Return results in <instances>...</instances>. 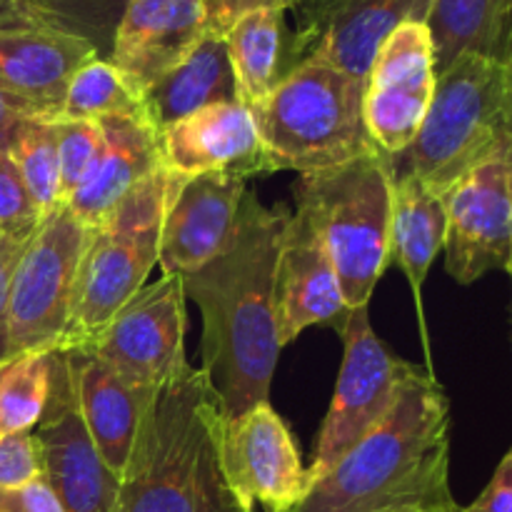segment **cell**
Masks as SVG:
<instances>
[{"label": "cell", "mask_w": 512, "mask_h": 512, "mask_svg": "<svg viewBox=\"0 0 512 512\" xmlns=\"http://www.w3.org/2000/svg\"><path fill=\"white\" fill-rule=\"evenodd\" d=\"M5 363H8V360H5ZM5 363H0V375H3V370H5Z\"/></svg>", "instance_id": "41"}, {"label": "cell", "mask_w": 512, "mask_h": 512, "mask_svg": "<svg viewBox=\"0 0 512 512\" xmlns=\"http://www.w3.org/2000/svg\"><path fill=\"white\" fill-rule=\"evenodd\" d=\"M40 478L33 430L0 435V488H18Z\"/></svg>", "instance_id": "33"}, {"label": "cell", "mask_w": 512, "mask_h": 512, "mask_svg": "<svg viewBox=\"0 0 512 512\" xmlns=\"http://www.w3.org/2000/svg\"><path fill=\"white\" fill-rule=\"evenodd\" d=\"M458 512H512V453L500 458L493 478L485 485L480 498L468 508H458Z\"/></svg>", "instance_id": "38"}, {"label": "cell", "mask_w": 512, "mask_h": 512, "mask_svg": "<svg viewBox=\"0 0 512 512\" xmlns=\"http://www.w3.org/2000/svg\"><path fill=\"white\" fill-rule=\"evenodd\" d=\"M340 0H305L298 8V28L290 35V60H293V68L298 63H303L305 53H308L310 43H313L315 33L323 25V20L328 18L330 10L338 5Z\"/></svg>", "instance_id": "37"}, {"label": "cell", "mask_w": 512, "mask_h": 512, "mask_svg": "<svg viewBox=\"0 0 512 512\" xmlns=\"http://www.w3.org/2000/svg\"><path fill=\"white\" fill-rule=\"evenodd\" d=\"M343 338V365L330 400L328 415L318 435L308 485L328 473L343 453L370 433L393 410L405 385L415 378L420 365L395 355L368 320V305L345 313L335 328Z\"/></svg>", "instance_id": "8"}, {"label": "cell", "mask_w": 512, "mask_h": 512, "mask_svg": "<svg viewBox=\"0 0 512 512\" xmlns=\"http://www.w3.org/2000/svg\"><path fill=\"white\" fill-rule=\"evenodd\" d=\"M88 233L90 228L68 205H58L38 223L10 283L8 360L25 353H55L68 323Z\"/></svg>", "instance_id": "9"}, {"label": "cell", "mask_w": 512, "mask_h": 512, "mask_svg": "<svg viewBox=\"0 0 512 512\" xmlns=\"http://www.w3.org/2000/svg\"><path fill=\"white\" fill-rule=\"evenodd\" d=\"M295 210L310 220L330 255L345 308H363L388 268L393 168L380 150L343 165L300 173Z\"/></svg>", "instance_id": "5"}, {"label": "cell", "mask_w": 512, "mask_h": 512, "mask_svg": "<svg viewBox=\"0 0 512 512\" xmlns=\"http://www.w3.org/2000/svg\"><path fill=\"white\" fill-rule=\"evenodd\" d=\"M25 118H45L38 108H33L30 103L20 100L18 95L8 93L5 88H0V148H3L5 138H8L10 130Z\"/></svg>", "instance_id": "39"}, {"label": "cell", "mask_w": 512, "mask_h": 512, "mask_svg": "<svg viewBox=\"0 0 512 512\" xmlns=\"http://www.w3.org/2000/svg\"><path fill=\"white\" fill-rule=\"evenodd\" d=\"M425 25L435 75L468 53L512 63V0H430Z\"/></svg>", "instance_id": "23"}, {"label": "cell", "mask_w": 512, "mask_h": 512, "mask_svg": "<svg viewBox=\"0 0 512 512\" xmlns=\"http://www.w3.org/2000/svg\"><path fill=\"white\" fill-rule=\"evenodd\" d=\"M220 458L240 503L255 510L290 512L308 490L298 445L270 403H260L235 418H223Z\"/></svg>", "instance_id": "14"}, {"label": "cell", "mask_w": 512, "mask_h": 512, "mask_svg": "<svg viewBox=\"0 0 512 512\" xmlns=\"http://www.w3.org/2000/svg\"><path fill=\"white\" fill-rule=\"evenodd\" d=\"M33 440L40 478L53 490L63 512H110L118 475L103 463L80 418L63 353H53L48 403L33 428Z\"/></svg>", "instance_id": "12"}, {"label": "cell", "mask_w": 512, "mask_h": 512, "mask_svg": "<svg viewBox=\"0 0 512 512\" xmlns=\"http://www.w3.org/2000/svg\"><path fill=\"white\" fill-rule=\"evenodd\" d=\"M185 300L183 278L163 275L143 285L83 350L73 353L93 355L140 388H160L188 365Z\"/></svg>", "instance_id": "10"}, {"label": "cell", "mask_w": 512, "mask_h": 512, "mask_svg": "<svg viewBox=\"0 0 512 512\" xmlns=\"http://www.w3.org/2000/svg\"><path fill=\"white\" fill-rule=\"evenodd\" d=\"M235 78L223 35L208 33L193 53L145 90V110L155 130L215 103H233Z\"/></svg>", "instance_id": "24"}, {"label": "cell", "mask_w": 512, "mask_h": 512, "mask_svg": "<svg viewBox=\"0 0 512 512\" xmlns=\"http://www.w3.org/2000/svg\"><path fill=\"white\" fill-rule=\"evenodd\" d=\"M450 400L428 368L405 385L383 423L315 478L290 512L450 508Z\"/></svg>", "instance_id": "2"}, {"label": "cell", "mask_w": 512, "mask_h": 512, "mask_svg": "<svg viewBox=\"0 0 512 512\" xmlns=\"http://www.w3.org/2000/svg\"><path fill=\"white\" fill-rule=\"evenodd\" d=\"M93 58L98 53L85 40L0 13V88L48 120L58 115L70 78Z\"/></svg>", "instance_id": "19"}, {"label": "cell", "mask_w": 512, "mask_h": 512, "mask_svg": "<svg viewBox=\"0 0 512 512\" xmlns=\"http://www.w3.org/2000/svg\"><path fill=\"white\" fill-rule=\"evenodd\" d=\"M205 35L203 0H133L115 25L108 60L145 93Z\"/></svg>", "instance_id": "17"}, {"label": "cell", "mask_w": 512, "mask_h": 512, "mask_svg": "<svg viewBox=\"0 0 512 512\" xmlns=\"http://www.w3.org/2000/svg\"><path fill=\"white\" fill-rule=\"evenodd\" d=\"M80 418L93 438L103 463L123 475L133 450L140 420L158 388H140L88 353H63Z\"/></svg>", "instance_id": "20"}, {"label": "cell", "mask_w": 512, "mask_h": 512, "mask_svg": "<svg viewBox=\"0 0 512 512\" xmlns=\"http://www.w3.org/2000/svg\"><path fill=\"white\" fill-rule=\"evenodd\" d=\"M58 145V205H68L100 155L98 120H53Z\"/></svg>", "instance_id": "31"}, {"label": "cell", "mask_w": 512, "mask_h": 512, "mask_svg": "<svg viewBox=\"0 0 512 512\" xmlns=\"http://www.w3.org/2000/svg\"><path fill=\"white\" fill-rule=\"evenodd\" d=\"M345 313L348 308L328 250L310 220L295 210L283 228L273 275V318L280 348L310 325L338 328Z\"/></svg>", "instance_id": "16"}, {"label": "cell", "mask_w": 512, "mask_h": 512, "mask_svg": "<svg viewBox=\"0 0 512 512\" xmlns=\"http://www.w3.org/2000/svg\"><path fill=\"white\" fill-rule=\"evenodd\" d=\"M148 120L145 93L125 78L110 60L93 58L78 68L65 88L63 103L53 120ZM153 125V123H150Z\"/></svg>", "instance_id": "27"}, {"label": "cell", "mask_w": 512, "mask_h": 512, "mask_svg": "<svg viewBox=\"0 0 512 512\" xmlns=\"http://www.w3.org/2000/svg\"><path fill=\"white\" fill-rule=\"evenodd\" d=\"M268 173L323 170L378 150L363 118V83L338 68L303 60L248 108Z\"/></svg>", "instance_id": "6"}, {"label": "cell", "mask_w": 512, "mask_h": 512, "mask_svg": "<svg viewBox=\"0 0 512 512\" xmlns=\"http://www.w3.org/2000/svg\"><path fill=\"white\" fill-rule=\"evenodd\" d=\"M160 165L175 175L228 170L243 178L268 173L263 145L248 108L215 103L158 130Z\"/></svg>", "instance_id": "18"}, {"label": "cell", "mask_w": 512, "mask_h": 512, "mask_svg": "<svg viewBox=\"0 0 512 512\" xmlns=\"http://www.w3.org/2000/svg\"><path fill=\"white\" fill-rule=\"evenodd\" d=\"M305 0H203L205 20H208V33L225 35V30L245 13H253L260 8L273 10H298Z\"/></svg>", "instance_id": "35"}, {"label": "cell", "mask_w": 512, "mask_h": 512, "mask_svg": "<svg viewBox=\"0 0 512 512\" xmlns=\"http://www.w3.org/2000/svg\"><path fill=\"white\" fill-rule=\"evenodd\" d=\"M512 150V63L460 55L435 75L428 113L413 143L388 155L395 175H415L445 195L495 155Z\"/></svg>", "instance_id": "4"}, {"label": "cell", "mask_w": 512, "mask_h": 512, "mask_svg": "<svg viewBox=\"0 0 512 512\" xmlns=\"http://www.w3.org/2000/svg\"><path fill=\"white\" fill-rule=\"evenodd\" d=\"M33 233L0 235V363H5V360H8L10 283H13V273H15V268H18V260H20V255H23L28 240L33 238Z\"/></svg>", "instance_id": "34"}, {"label": "cell", "mask_w": 512, "mask_h": 512, "mask_svg": "<svg viewBox=\"0 0 512 512\" xmlns=\"http://www.w3.org/2000/svg\"><path fill=\"white\" fill-rule=\"evenodd\" d=\"M220 430L218 395L188 363L150 398L110 512H255L230 488Z\"/></svg>", "instance_id": "3"}, {"label": "cell", "mask_w": 512, "mask_h": 512, "mask_svg": "<svg viewBox=\"0 0 512 512\" xmlns=\"http://www.w3.org/2000/svg\"><path fill=\"white\" fill-rule=\"evenodd\" d=\"M445 228L448 220H445L443 195L430 190L415 175H395L388 260H393L405 273L418 300V310L420 290L428 278L430 265L445 248Z\"/></svg>", "instance_id": "25"}, {"label": "cell", "mask_w": 512, "mask_h": 512, "mask_svg": "<svg viewBox=\"0 0 512 512\" xmlns=\"http://www.w3.org/2000/svg\"><path fill=\"white\" fill-rule=\"evenodd\" d=\"M445 270L473 285L490 270H510L512 258V150L475 168L443 195Z\"/></svg>", "instance_id": "13"}, {"label": "cell", "mask_w": 512, "mask_h": 512, "mask_svg": "<svg viewBox=\"0 0 512 512\" xmlns=\"http://www.w3.org/2000/svg\"><path fill=\"white\" fill-rule=\"evenodd\" d=\"M430 0H340L315 33L305 60L365 83L383 40L405 20H425Z\"/></svg>", "instance_id": "22"}, {"label": "cell", "mask_w": 512, "mask_h": 512, "mask_svg": "<svg viewBox=\"0 0 512 512\" xmlns=\"http://www.w3.org/2000/svg\"><path fill=\"white\" fill-rule=\"evenodd\" d=\"M133 0H0V13L60 30L93 45L108 60L115 25Z\"/></svg>", "instance_id": "28"}, {"label": "cell", "mask_w": 512, "mask_h": 512, "mask_svg": "<svg viewBox=\"0 0 512 512\" xmlns=\"http://www.w3.org/2000/svg\"><path fill=\"white\" fill-rule=\"evenodd\" d=\"M285 205L245 193L233 238L200 268L180 275L185 298L203 315V375L220 400L223 418L270 403L280 343L273 318V275Z\"/></svg>", "instance_id": "1"}, {"label": "cell", "mask_w": 512, "mask_h": 512, "mask_svg": "<svg viewBox=\"0 0 512 512\" xmlns=\"http://www.w3.org/2000/svg\"><path fill=\"white\" fill-rule=\"evenodd\" d=\"M3 150L18 165L25 188L40 213L48 215L58 208V145L53 120H20L5 138Z\"/></svg>", "instance_id": "29"}, {"label": "cell", "mask_w": 512, "mask_h": 512, "mask_svg": "<svg viewBox=\"0 0 512 512\" xmlns=\"http://www.w3.org/2000/svg\"><path fill=\"white\" fill-rule=\"evenodd\" d=\"M43 218L25 188L18 165L0 148V235L33 233Z\"/></svg>", "instance_id": "32"}, {"label": "cell", "mask_w": 512, "mask_h": 512, "mask_svg": "<svg viewBox=\"0 0 512 512\" xmlns=\"http://www.w3.org/2000/svg\"><path fill=\"white\" fill-rule=\"evenodd\" d=\"M0 512H63L43 478L18 488H0Z\"/></svg>", "instance_id": "36"}, {"label": "cell", "mask_w": 512, "mask_h": 512, "mask_svg": "<svg viewBox=\"0 0 512 512\" xmlns=\"http://www.w3.org/2000/svg\"><path fill=\"white\" fill-rule=\"evenodd\" d=\"M393 512H458V505H450V508H405Z\"/></svg>", "instance_id": "40"}, {"label": "cell", "mask_w": 512, "mask_h": 512, "mask_svg": "<svg viewBox=\"0 0 512 512\" xmlns=\"http://www.w3.org/2000/svg\"><path fill=\"white\" fill-rule=\"evenodd\" d=\"M168 178L160 165L90 228L75 273L68 323L55 353L83 350L158 265Z\"/></svg>", "instance_id": "7"}, {"label": "cell", "mask_w": 512, "mask_h": 512, "mask_svg": "<svg viewBox=\"0 0 512 512\" xmlns=\"http://www.w3.org/2000/svg\"><path fill=\"white\" fill-rule=\"evenodd\" d=\"M53 353H25L5 363L0 375V435L33 430L50 393Z\"/></svg>", "instance_id": "30"}, {"label": "cell", "mask_w": 512, "mask_h": 512, "mask_svg": "<svg viewBox=\"0 0 512 512\" xmlns=\"http://www.w3.org/2000/svg\"><path fill=\"white\" fill-rule=\"evenodd\" d=\"M103 145L68 208L85 228H95L135 185L160 168L158 130L145 120H98Z\"/></svg>", "instance_id": "21"}, {"label": "cell", "mask_w": 512, "mask_h": 512, "mask_svg": "<svg viewBox=\"0 0 512 512\" xmlns=\"http://www.w3.org/2000/svg\"><path fill=\"white\" fill-rule=\"evenodd\" d=\"M245 178L228 170L168 178L158 265L163 275H185L213 260L233 238Z\"/></svg>", "instance_id": "15"}, {"label": "cell", "mask_w": 512, "mask_h": 512, "mask_svg": "<svg viewBox=\"0 0 512 512\" xmlns=\"http://www.w3.org/2000/svg\"><path fill=\"white\" fill-rule=\"evenodd\" d=\"M435 90V53L425 20H405L378 48L363 83V118L385 155L413 143Z\"/></svg>", "instance_id": "11"}, {"label": "cell", "mask_w": 512, "mask_h": 512, "mask_svg": "<svg viewBox=\"0 0 512 512\" xmlns=\"http://www.w3.org/2000/svg\"><path fill=\"white\" fill-rule=\"evenodd\" d=\"M225 50L235 78L238 103H260L293 70L285 10L260 8L245 13L225 30Z\"/></svg>", "instance_id": "26"}]
</instances>
